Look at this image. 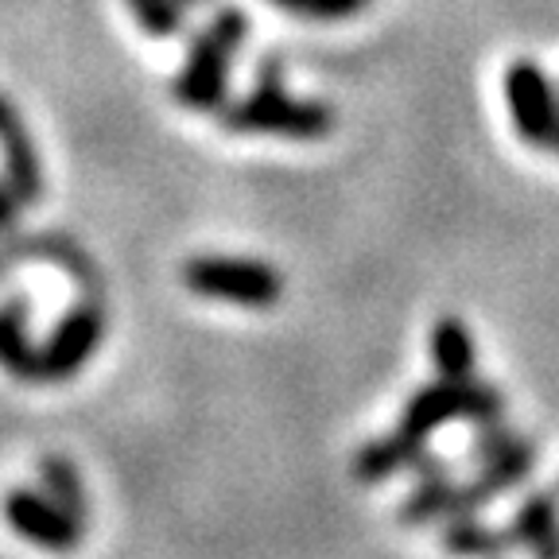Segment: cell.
<instances>
[{
    "instance_id": "cell-1",
    "label": "cell",
    "mask_w": 559,
    "mask_h": 559,
    "mask_svg": "<svg viewBox=\"0 0 559 559\" xmlns=\"http://www.w3.org/2000/svg\"><path fill=\"white\" fill-rule=\"evenodd\" d=\"M222 129L237 136H284V140H323L334 132V109L314 97H296L284 90V67L264 59L253 90L218 109Z\"/></svg>"
},
{
    "instance_id": "cell-2",
    "label": "cell",
    "mask_w": 559,
    "mask_h": 559,
    "mask_svg": "<svg viewBox=\"0 0 559 559\" xmlns=\"http://www.w3.org/2000/svg\"><path fill=\"white\" fill-rule=\"evenodd\" d=\"M245 35H249V16L237 4H222L187 47L183 67L171 82L175 102L191 114H218L229 102V74Z\"/></svg>"
},
{
    "instance_id": "cell-3",
    "label": "cell",
    "mask_w": 559,
    "mask_h": 559,
    "mask_svg": "<svg viewBox=\"0 0 559 559\" xmlns=\"http://www.w3.org/2000/svg\"><path fill=\"white\" fill-rule=\"evenodd\" d=\"M493 416H506V393H501L498 384L481 381L478 373L463 377V381L439 377V381L419 384L416 393L404 401L401 419H396L393 431H401L416 447H428V439L443 424H454V419L481 424V419H493Z\"/></svg>"
},
{
    "instance_id": "cell-4",
    "label": "cell",
    "mask_w": 559,
    "mask_h": 559,
    "mask_svg": "<svg viewBox=\"0 0 559 559\" xmlns=\"http://www.w3.org/2000/svg\"><path fill=\"white\" fill-rule=\"evenodd\" d=\"M183 288L194 292L199 299H218V304L237 307H276L284 299V276L272 269L269 261L257 257H222V253H202L179 269Z\"/></svg>"
},
{
    "instance_id": "cell-5",
    "label": "cell",
    "mask_w": 559,
    "mask_h": 559,
    "mask_svg": "<svg viewBox=\"0 0 559 559\" xmlns=\"http://www.w3.org/2000/svg\"><path fill=\"white\" fill-rule=\"evenodd\" d=\"M102 338L105 307L97 296H86L62 314V323L55 326L51 338L39 349V381H70L102 349Z\"/></svg>"
},
{
    "instance_id": "cell-6",
    "label": "cell",
    "mask_w": 559,
    "mask_h": 559,
    "mask_svg": "<svg viewBox=\"0 0 559 559\" xmlns=\"http://www.w3.org/2000/svg\"><path fill=\"white\" fill-rule=\"evenodd\" d=\"M506 105L516 136L528 148H551L556 124V82L536 59H513L506 70Z\"/></svg>"
},
{
    "instance_id": "cell-7",
    "label": "cell",
    "mask_w": 559,
    "mask_h": 559,
    "mask_svg": "<svg viewBox=\"0 0 559 559\" xmlns=\"http://www.w3.org/2000/svg\"><path fill=\"white\" fill-rule=\"evenodd\" d=\"M536 454H540V451H536L533 439L516 436L513 443L506 447V451H498L493 459H486V463H481L478 471H474L471 481H454L443 521H451V516H474V513H481V509H486L489 501H498L501 493L516 489L524 478H528V474L536 471Z\"/></svg>"
},
{
    "instance_id": "cell-8",
    "label": "cell",
    "mask_w": 559,
    "mask_h": 559,
    "mask_svg": "<svg viewBox=\"0 0 559 559\" xmlns=\"http://www.w3.org/2000/svg\"><path fill=\"white\" fill-rule=\"evenodd\" d=\"M4 521L12 524V533L20 540L35 544V548L44 551H74L82 544V533H86V524L74 521L62 506H55L44 489H27V486L9 489Z\"/></svg>"
},
{
    "instance_id": "cell-9",
    "label": "cell",
    "mask_w": 559,
    "mask_h": 559,
    "mask_svg": "<svg viewBox=\"0 0 559 559\" xmlns=\"http://www.w3.org/2000/svg\"><path fill=\"white\" fill-rule=\"evenodd\" d=\"M0 156H4V187L12 191V199L35 206L44 199V164H39V148L20 121L16 105L4 94H0Z\"/></svg>"
},
{
    "instance_id": "cell-10",
    "label": "cell",
    "mask_w": 559,
    "mask_h": 559,
    "mask_svg": "<svg viewBox=\"0 0 559 559\" xmlns=\"http://www.w3.org/2000/svg\"><path fill=\"white\" fill-rule=\"evenodd\" d=\"M412 474H416V486H412V493L401 501V509H396V521H401L404 528H424V524L443 521L447 501H451V489H454L451 466H447L439 454L428 451L412 466Z\"/></svg>"
},
{
    "instance_id": "cell-11",
    "label": "cell",
    "mask_w": 559,
    "mask_h": 559,
    "mask_svg": "<svg viewBox=\"0 0 559 559\" xmlns=\"http://www.w3.org/2000/svg\"><path fill=\"white\" fill-rule=\"evenodd\" d=\"M428 451L431 447H416L412 439H404L401 431H384V436L366 439V443L358 447V454H354V478H358L361 486H381V481L412 471Z\"/></svg>"
},
{
    "instance_id": "cell-12",
    "label": "cell",
    "mask_w": 559,
    "mask_h": 559,
    "mask_svg": "<svg viewBox=\"0 0 559 559\" xmlns=\"http://www.w3.org/2000/svg\"><path fill=\"white\" fill-rule=\"evenodd\" d=\"M428 358H431V366L439 369V377H451V381L474 377V369H478V349H474L471 326H466L459 314H443V319L431 323Z\"/></svg>"
},
{
    "instance_id": "cell-13",
    "label": "cell",
    "mask_w": 559,
    "mask_h": 559,
    "mask_svg": "<svg viewBox=\"0 0 559 559\" xmlns=\"http://www.w3.org/2000/svg\"><path fill=\"white\" fill-rule=\"evenodd\" d=\"M439 544H443V551L454 559H506L509 551H513L506 528H493V524H486L478 513L451 516L443 536H439Z\"/></svg>"
},
{
    "instance_id": "cell-14",
    "label": "cell",
    "mask_w": 559,
    "mask_h": 559,
    "mask_svg": "<svg viewBox=\"0 0 559 559\" xmlns=\"http://www.w3.org/2000/svg\"><path fill=\"white\" fill-rule=\"evenodd\" d=\"M0 366L16 381H39V349L27 338V304L9 299L0 307Z\"/></svg>"
},
{
    "instance_id": "cell-15",
    "label": "cell",
    "mask_w": 559,
    "mask_h": 559,
    "mask_svg": "<svg viewBox=\"0 0 559 559\" xmlns=\"http://www.w3.org/2000/svg\"><path fill=\"white\" fill-rule=\"evenodd\" d=\"M556 533H559V493H548V489L528 493L506 524V536L513 544V551L516 548L533 551L536 544H544Z\"/></svg>"
},
{
    "instance_id": "cell-16",
    "label": "cell",
    "mask_w": 559,
    "mask_h": 559,
    "mask_svg": "<svg viewBox=\"0 0 559 559\" xmlns=\"http://www.w3.org/2000/svg\"><path fill=\"white\" fill-rule=\"evenodd\" d=\"M39 481H44V493L55 501V506H62L70 516H74V521L86 524V516H90L86 486H82L79 471H74L67 459H59V454H47L44 463H39Z\"/></svg>"
},
{
    "instance_id": "cell-17",
    "label": "cell",
    "mask_w": 559,
    "mask_h": 559,
    "mask_svg": "<svg viewBox=\"0 0 559 559\" xmlns=\"http://www.w3.org/2000/svg\"><path fill=\"white\" fill-rule=\"evenodd\" d=\"M124 4L152 39H175L187 32V9L175 0H124Z\"/></svg>"
},
{
    "instance_id": "cell-18",
    "label": "cell",
    "mask_w": 559,
    "mask_h": 559,
    "mask_svg": "<svg viewBox=\"0 0 559 559\" xmlns=\"http://www.w3.org/2000/svg\"><path fill=\"white\" fill-rule=\"evenodd\" d=\"M516 436H521V431H516L506 416H493V419H481V424H474L471 466H481L486 459H493L498 451H506Z\"/></svg>"
},
{
    "instance_id": "cell-19",
    "label": "cell",
    "mask_w": 559,
    "mask_h": 559,
    "mask_svg": "<svg viewBox=\"0 0 559 559\" xmlns=\"http://www.w3.org/2000/svg\"><path fill=\"white\" fill-rule=\"evenodd\" d=\"M16 226V199L4 183H0V234H9Z\"/></svg>"
},
{
    "instance_id": "cell-20",
    "label": "cell",
    "mask_w": 559,
    "mask_h": 559,
    "mask_svg": "<svg viewBox=\"0 0 559 559\" xmlns=\"http://www.w3.org/2000/svg\"><path fill=\"white\" fill-rule=\"evenodd\" d=\"M533 559H559V533L533 548Z\"/></svg>"
},
{
    "instance_id": "cell-21",
    "label": "cell",
    "mask_w": 559,
    "mask_h": 559,
    "mask_svg": "<svg viewBox=\"0 0 559 559\" xmlns=\"http://www.w3.org/2000/svg\"><path fill=\"white\" fill-rule=\"evenodd\" d=\"M272 9H280V12H292V16H299L304 12V0H269Z\"/></svg>"
},
{
    "instance_id": "cell-22",
    "label": "cell",
    "mask_w": 559,
    "mask_h": 559,
    "mask_svg": "<svg viewBox=\"0 0 559 559\" xmlns=\"http://www.w3.org/2000/svg\"><path fill=\"white\" fill-rule=\"evenodd\" d=\"M551 152H559V86H556V124H551Z\"/></svg>"
},
{
    "instance_id": "cell-23",
    "label": "cell",
    "mask_w": 559,
    "mask_h": 559,
    "mask_svg": "<svg viewBox=\"0 0 559 559\" xmlns=\"http://www.w3.org/2000/svg\"><path fill=\"white\" fill-rule=\"evenodd\" d=\"M175 4H183V9L191 12V9H199V4H210V0H175Z\"/></svg>"
},
{
    "instance_id": "cell-24",
    "label": "cell",
    "mask_w": 559,
    "mask_h": 559,
    "mask_svg": "<svg viewBox=\"0 0 559 559\" xmlns=\"http://www.w3.org/2000/svg\"><path fill=\"white\" fill-rule=\"evenodd\" d=\"M556 493H559V481H556Z\"/></svg>"
}]
</instances>
